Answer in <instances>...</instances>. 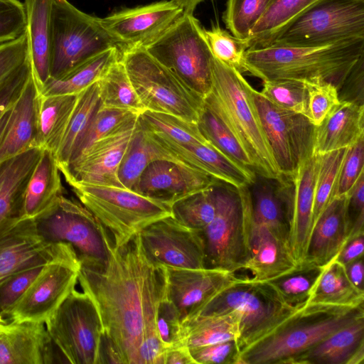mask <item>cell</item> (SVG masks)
Masks as SVG:
<instances>
[{"mask_svg": "<svg viewBox=\"0 0 364 364\" xmlns=\"http://www.w3.org/2000/svg\"><path fill=\"white\" fill-rule=\"evenodd\" d=\"M77 282L98 310L103 333L115 345L124 364H136L138 350L149 359L166 348L156 328V311L166 294V268L146 258L139 233L113 246L100 269L80 265Z\"/></svg>", "mask_w": 364, "mask_h": 364, "instance_id": "cell-1", "label": "cell"}, {"mask_svg": "<svg viewBox=\"0 0 364 364\" xmlns=\"http://www.w3.org/2000/svg\"><path fill=\"white\" fill-rule=\"evenodd\" d=\"M212 85L203 103L230 132L250 158L257 174L280 178L254 99L243 75L213 56Z\"/></svg>", "mask_w": 364, "mask_h": 364, "instance_id": "cell-2", "label": "cell"}, {"mask_svg": "<svg viewBox=\"0 0 364 364\" xmlns=\"http://www.w3.org/2000/svg\"><path fill=\"white\" fill-rule=\"evenodd\" d=\"M363 55L364 38L323 46H269L248 48L245 53L250 74L262 80L327 82L336 86L338 91Z\"/></svg>", "mask_w": 364, "mask_h": 364, "instance_id": "cell-3", "label": "cell"}, {"mask_svg": "<svg viewBox=\"0 0 364 364\" xmlns=\"http://www.w3.org/2000/svg\"><path fill=\"white\" fill-rule=\"evenodd\" d=\"M364 317V305L307 304L240 352L239 364H289L296 356Z\"/></svg>", "mask_w": 364, "mask_h": 364, "instance_id": "cell-4", "label": "cell"}, {"mask_svg": "<svg viewBox=\"0 0 364 364\" xmlns=\"http://www.w3.org/2000/svg\"><path fill=\"white\" fill-rule=\"evenodd\" d=\"M298 310L286 304L269 282L240 277L199 306L183 322L196 317L236 311L240 315L237 341L242 351Z\"/></svg>", "mask_w": 364, "mask_h": 364, "instance_id": "cell-5", "label": "cell"}, {"mask_svg": "<svg viewBox=\"0 0 364 364\" xmlns=\"http://www.w3.org/2000/svg\"><path fill=\"white\" fill-rule=\"evenodd\" d=\"M215 214L200 231L205 267L235 274L243 269L250 253L252 215L249 186L236 188L217 181Z\"/></svg>", "mask_w": 364, "mask_h": 364, "instance_id": "cell-6", "label": "cell"}, {"mask_svg": "<svg viewBox=\"0 0 364 364\" xmlns=\"http://www.w3.org/2000/svg\"><path fill=\"white\" fill-rule=\"evenodd\" d=\"M144 48L203 100L209 94L213 55L204 28L193 14L183 13Z\"/></svg>", "mask_w": 364, "mask_h": 364, "instance_id": "cell-7", "label": "cell"}, {"mask_svg": "<svg viewBox=\"0 0 364 364\" xmlns=\"http://www.w3.org/2000/svg\"><path fill=\"white\" fill-rule=\"evenodd\" d=\"M80 202L105 228L114 245L128 242L150 223L171 215V206L126 188L73 184Z\"/></svg>", "mask_w": 364, "mask_h": 364, "instance_id": "cell-8", "label": "cell"}, {"mask_svg": "<svg viewBox=\"0 0 364 364\" xmlns=\"http://www.w3.org/2000/svg\"><path fill=\"white\" fill-rule=\"evenodd\" d=\"M119 50L120 59L146 110L198 122L203 106L201 97L154 59L144 47Z\"/></svg>", "mask_w": 364, "mask_h": 364, "instance_id": "cell-9", "label": "cell"}, {"mask_svg": "<svg viewBox=\"0 0 364 364\" xmlns=\"http://www.w3.org/2000/svg\"><path fill=\"white\" fill-rule=\"evenodd\" d=\"M355 38H364V0H318L262 47L323 46Z\"/></svg>", "mask_w": 364, "mask_h": 364, "instance_id": "cell-10", "label": "cell"}, {"mask_svg": "<svg viewBox=\"0 0 364 364\" xmlns=\"http://www.w3.org/2000/svg\"><path fill=\"white\" fill-rule=\"evenodd\" d=\"M50 78H59L98 54L117 46L94 17L68 0H53ZM49 78V79H50Z\"/></svg>", "mask_w": 364, "mask_h": 364, "instance_id": "cell-11", "label": "cell"}, {"mask_svg": "<svg viewBox=\"0 0 364 364\" xmlns=\"http://www.w3.org/2000/svg\"><path fill=\"white\" fill-rule=\"evenodd\" d=\"M35 221L47 241L70 245L82 267L100 269L107 264L114 246L111 236L80 202L62 195L46 214Z\"/></svg>", "mask_w": 364, "mask_h": 364, "instance_id": "cell-12", "label": "cell"}, {"mask_svg": "<svg viewBox=\"0 0 364 364\" xmlns=\"http://www.w3.org/2000/svg\"><path fill=\"white\" fill-rule=\"evenodd\" d=\"M45 325L66 363L99 364L103 326L96 305L87 293L73 290Z\"/></svg>", "mask_w": 364, "mask_h": 364, "instance_id": "cell-13", "label": "cell"}, {"mask_svg": "<svg viewBox=\"0 0 364 364\" xmlns=\"http://www.w3.org/2000/svg\"><path fill=\"white\" fill-rule=\"evenodd\" d=\"M80 268L76 252L63 242L4 318L16 322L46 323L75 289Z\"/></svg>", "mask_w": 364, "mask_h": 364, "instance_id": "cell-14", "label": "cell"}, {"mask_svg": "<svg viewBox=\"0 0 364 364\" xmlns=\"http://www.w3.org/2000/svg\"><path fill=\"white\" fill-rule=\"evenodd\" d=\"M254 99L265 135L283 176L313 155L315 127L303 114L281 109L254 89Z\"/></svg>", "mask_w": 364, "mask_h": 364, "instance_id": "cell-15", "label": "cell"}, {"mask_svg": "<svg viewBox=\"0 0 364 364\" xmlns=\"http://www.w3.org/2000/svg\"><path fill=\"white\" fill-rule=\"evenodd\" d=\"M201 230L189 228L172 215L159 219L139 232L142 251L153 264L170 268H205Z\"/></svg>", "mask_w": 364, "mask_h": 364, "instance_id": "cell-16", "label": "cell"}, {"mask_svg": "<svg viewBox=\"0 0 364 364\" xmlns=\"http://www.w3.org/2000/svg\"><path fill=\"white\" fill-rule=\"evenodd\" d=\"M183 13L169 0L122 9L98 19L118 47H145Z\"/></svg>", "mask_w": 364, "mask_h": 364, "instance_id": "cell-17", "label": "cell"}, {"mask_svg": "<svg viewBox=\"0 0 364 364\" xmlns=\"http://www.w3.org/2000/svg\"><path fill=\"white\" fill-rule=\"evenodd\" d=\"M138 120L96 141L77 159L61 169L69 185L124 188L119 178V168Z\"/></svg>", "mask_w": 364, "mask_h": 364, "instance_id": "cell-18", "label": "cell"}, {"mask_svg": "<svg viewBox=\"0 0 364 364\" xmlns=\"http://www.w3.org/2000/svg\"><path fill=\"white\" fill-rule=\"evenodd\" d=\"M145 131L160 159L182 164L236 188L251 185L255 178L253 170L230 159L209 142L180 144Z\"/></svg>", "mask_w": 364, "mask_h": 364, "instance_id": "cell-19", "label": "cell"}, {"mask_svg": "<svg viewBox=\"0 0 364 364\" xmlns=\"http://www.w3.org/2000/svg\"><path fill=\"white\" fill-rule=\"evenodd\" d=\"M216 181L182 164L159 159L146 166L132 190L171 206L188 195L210 187Z\"/></svg>", "mask_w": 364, "mask_h": 364, "instance_id": "cell-20", "label": "cell"}, {"mask_svg": "<svg viewBox=\"0 0 364 364\" xmlns=\"http://www.w3.org/2000/svg\"><path fill=\"white\" fill-rule=\"evenodd\" d=\"M39 99L40 90L32 73L19 96L0 117V163L38 147Z\"/></svg>", "mask_w": 364, "mask_h": 364, "instance_id": "cell-21", "label": "cell"}, {"mask_svg": "<svg viewBox=\"0 0 364 364\" xmlns=\"http://www.w3.org/2000/svg\"><path fill=\"white\" fill-rule=\"evenodd\" d=\"M166 268V296L178 311L182 323L212 296L240 278L217 269Z\"/></svg>", "mask_w": 364, "mask_h": 364, "instance_id": "cell-22", "label": "cell"}, {"mask_svg": "<svg viewBox=\"0 0 364 364\" xmlns=\"http://www.w3.org/2000/svg\"><path fill=\"white\" fill-rule=\"evenodd\" d=\"M63 242H50L39 233L33 220H22L0 237V284L11 274L44 265Z\"/></svg>", "mask_w": 364, "mask_h": 364, "instance_id": "cell-23", "label": "cell"}, {"mask_svg": "<svg viewBox=\"0 0 364 364\" xmlns=\"http://www.w3.org/2000/svg\"><path fill=\"white\" fill-rule=\"evenodd\" d=\"M45 323L10 321L0 328V364L55 363Z\"/></svg>", "mask_w": 364, "mask_h": 364, "instance_id": "cell-24", "label": "cell"}, {"mask_svg": "<svg viewBox=\"0 0 364 364\" xmlns=\"http://www.w3.org/2000/svg\"><path fill=\"white\" fill-rule=\"evenodd\" d=\"M318 167V155L313 154L288 176L291 184V211L289 244L298 264L304 259L311 229Z\"/></svg>", "mask_w": 364, "mask_h": 364, "instance_id": "cell-25", "label": "cell"}, {"mask_svg": "<svg viewBox=\"0 0 364 364\" xmlns=\"http://www.w3.org/2000/svg\"><path fill=\"white\" fill-rule=\"evenodd\" d=\"M348 196L333 198L314 224L302 262L324 267L335 259L349 235Z\"/></svg>", "mask_w": 364, "mask_h": 364, "instance_id": "cell-26", "label": "cell"}, {"mask_svg": "<svg viewBox=\"0 0 364 364\" xmlns=\"http://www.w3.org/2000/svg\"><path fill=\"white\" fill-rule=\"evenodd\" d=\"M42 150L33 148L0 163V237L22 220L26 188Z\"/></svg>", "mask_w": 364, "mask_h": 364, "instance_id": "cell-27", "label": "cell"}, {"mask_svg": "<svg viewBox=\"0 0 364 364\" xmlns=\"http://www.w3.org/2000/svg\"><path fill=\"white\" fill-rule=\"evenodd\" d=\"M249 191L253 222L267 225L289 242L291 211L288 176L269 178L256 173Z\"/></svg>", "mask_w": 364, "mask_h": 364, "instance_id": "cell-28", "label": "cell"}, {"mask_svg": "<svg viewBox=\"0 0 364 364\" xmlns=\"http://www.w3.org/2000/svg\"><path fill=\"white\" fill-rule=\"evenodd\" d=\"M297 265L289 242L267 225L252 220L250 257L243 268L251 274L249 278L269 281Z\"/></svg>", "mask_w": 364, "mask_h": 364, "instance_id": "cell-29", "label": "cell"}, {"mask_svg": "<svg viewBox=\"0 0 364 364\" xmlns=\"http://www.w3.org/2000/svg\"><path fill=\"white\" fill-rule=\"evenodd\" d=\"M364 136L363 103L343 100L314 128L313 154L346 149Z\"/></svg>", "mask_w": 364, "mask_h": 364, "instance_id": "cell-30", "label": "cell"}, {"mask_svg": "<svg viewBox=\"0 0 364 364\" xmlns=\"http://www.w3.org/2000/svg\"><path fill=\"white\" fill-rule=\"evenodd\" d=\"M364 317L333 333L289 364H363Z\"/></svg>", "mask_w": 364, "mask_h": 364, "instance_id": "cell-31", "label": "cell"}, {"mask_svg": "<svg viewBox=\"0 0 364 364\" xmlns=\"http://www.w3.org/2000/svg\"><path fill=\"white\" fill-rule=\"evenodd\" d=\"M60 173L54 154L43 149L26 188L22 220H36L55 205L63 195Z\"/></svg>", "mask_w": 364, "mask_h": 364, "instance_id": "cell-32", "label": "cell"}, {"mask_svg": "<svg viewBox=\"0 0 364 364\" xmlns=\"http://www.w3.org/2000/svg\"><path fill=\"white\" fill-rule=\"evenodd\" d=\"M53 0H25L26 33L33 74L41 90L50 78Z\"/></svg>", "mask_w": 364, "mask_h": 364, "instance_id": "cell-33", "label": "cell"}, {"mask_svg": "<svg viewBox=\"0 0 364 364\" xmlns=\"http://www.w3.org/2000/svg\"><path fill=\"white\" fill-rule=\"evenodd\" d=\"M79 94L45 96L40 93L38 147L48 149L55 155L75 108Z\"/></svg>", "mask_w": 364, "mask_h": 364, "instance_id": "cell-34", "label": "cell"}, {"mask_svg": "<svg viewBox=\"0 0 364 364\" xmlns=\"http://www.w3.org/2000/svg\"><path fill=\"white\" fill-rule=\"evenodd\" d=\"M120 57L118 46L89 59L63 76L48 79L40 90L42 95H77L97 82Z\"/></svg>", "mask_w": 364, "mask_h": 364, "instance_id": "cell-35", "label": "cell"}, {"mask_svg": "<svg viewBox=\"0 0 364 364\" xmlns=\"http://www.w3.org/2000/svg\"><path fill=\"white\" fill-rule=\"evenodd\" d=\"M364 303V291L350 281L345 266L333 259L323 267L308 304L356 306Z\"/></svg>", "mask_w": 364, "mask_h": 364, "instance_id": "cell-36", "label": "cell"}, {"mask_svg": "<svg viewBox=\"0 0 364 364\" xmlns=\"http://www.w3.org/2000/svg\"><path fill=\"white\" fill-rule=\"evenodd\" d=\"M240 315L234 311L196 317L182 323L183 343L189 348L237 340Z\"/></svg>", "mask_w": 364, "mask_h": 364, "instance_id": "cell-37", "label": "cell"}, {"mask_svg": "<svg viewBox=\"0 0 364 364\" xmlns=\"http://www.w3.org/2000/svg\"><path fill=\"white\" fill-rule=\"evenodd\" d=\"M100 106L96 82L79 94L75 108L55 155L60 170L68 165Z\"/></svg>", "mask_w": 364, "mask_h": 364, "instance_id": "cell-38", "label": "cell"}, {"mask_svg": "<svg viewBox=\"0 0 364 364\" xmlns=\"http://www.w3.org/2000/svg\"><path fill=\"white\" fill-rule=\"evenodd\" d=\"M318 0H271L246 41L247 48L265 46L282 29Z\"/></svg>", "mask_w": 364, "mask_h": 364, "instance_id": "cell-39", "label": "cell"}, {"mask_svg": "<svg viewBox=\"0 0 364 364\" xmlns=\"http://www.w3.org/2000/svg\"><path fill=\"white\" fill-rule=\"evenodd\" d=\"M97 85L101 106L139 114L146 111L120 57L97 81Z\"/></svg>", "mask_w": 364, "mask_h": 364, "instance_id": "cell-40", "label": "cell"}, {"mask_svg": "<svg viewBox=\"0 0 364 364\" xmlns=\"http://www.w3.org/2000/svg\"><path fill=\"white\" fill-rule=\"evenodd\" d=\"M323 267L302 262L292 270L267 282L276 289L286 304L300 309L308 304Z\"/></svg>", "mask_w": 364, "mask_h": 364, "instance_id": "cell-41", "label": "cell"}, {"mask_svg": "<svg viewBox=\"0 0 364 364\" xmlns=\"http://www.w3.org/2000/svg\"><path fill=\"white\" fill-rule=\"evenodd\" d=\"M139 122L145 130L176 144L208 142L197 123L173 115L146 110L139 114Z\"/></svg>", "mask_w": 364, "mask_h": 364, "instance_id": "cell-42", "label": "cell"}, {"mask_svg": "<svg viewBox=\"0 0 364 364\" xmlns=\"http://www.w3.org/2000/svg\"><path fill=\"white\" fill-rule=\"evenodd\" d=\"M159 159L156 149L138 120L119 168V178L124 188L132 189L146 166Z\"/></svg>", "mask_w": 364, "mask_h": 364, "instance_id": "cell-43", "label": "cell"}, {"mask_svg": "<svg viewBox=\"0 0 364 364\" xmlns=\"http://www.w3.org/2000/svg\"><path fill=\"white\" fill-rule=\"evenodd\" d=\"M139 114L130 110L100 106L67 166L96 141L137 121Z\"/></svg>", "mask_w": 364, "mask_h": 364, "instance_id": "cell-44", "label": "cell"}, {"mask_svg": "<svg viewBox=\"0 0 364 364\" xmlns=\"http://www.w3.org/2000/svg\"><path fill=\"white\" fill-rule=\"evenodd\" d=\"M213 185L175 202L171 205V215L189 228L203 230L213 220L215 214Z\"/></svg>", "mask_w": 364, "mask_h": 364, "instance_id": "cell-45", "label": "cell"}, {"mask_svg": "<svg viewBox=\"0 0 364 364\" xmlns=\"http://www.w3.org/2000/svg\"><path fill=\"white\" fill-rule=\"evenodd\" d=\"M197 124L201 134L213 146L236 162L254 171L253 164L247 154L204 103Z\"/></svg>", "mask_w": 364, "mask_h": 364, "instance_id": "cell-46", "label": "cell"}, {"mask_svg": "<svg viewBox=\"0 0 364 364\" xmlns=\"http://www.w3.org/2000/svg\"><path fill=\"white\" fill-rule=\"evenodd\" d=\"M346 149L318 155L311 228L330 201L334 198L336 183Z\"/></svg>", "mask_w": 364, "mask_h": 364, "instance_id": "cell-47", "label": "cell"}, {"mask_svg": "<svg viewBox=\"0 0 364 364\" xmlns=\"http://www.w3.org/2000/svg\"><path fill=\"white\" fill-rule=\"evenodd\" d=\"M204 33L215 58L242 74H250L245 58L248 49L246 41L235 37L218 24L213 25L209 30L204 29Z\"/></svg>", "mask_w": 364, "mask_h": 364, "instance_id": "cell-48", "label": "cell"}, {"mask_svg": "<svg viewBox=\"0 0 364 364\" xmlns=\"http://www.w3.org/2000/svg\"><path fill=\"white\" fill-rule=\"evenodd\" d=\"M259 93L277 107L305 116L307 107L306 82L291 79L264 80Z\"/></svg>", "mask_w": 364, "mask_h": 364, "instance_id": "cell-49", "label": "cell"}, {"mask_svg": "<svg viewBox=\"0 0 364 364\" xmlns=\"http://www.w3.org/2000/svg\"><path fill=\"white\" fill-rule=\"evenodd\" d=\"M271 0H228L223 18L235 37L247 41Z\"/></svg>", "mask_w": 364, "mask_h": 364, "instance_id": "cell-50", "label": "cell"}, {"mask_svg": "<svg viewBox=\"0 0 364 364\" xmlns=\"http://www.w3.org/2000/svg\"><path fill=\"white\" fill-rule=\"evenodd\" d=\"M307 107L305 117L314 126L320 125L341 100L336 86L327 82H306Z\"/></svg>", "mask_w": 364, "mask_h": 364, "instance_id": "cell-51", "label": "cell"}, {"mask_svg": "<svg viewBox=\"0 0 364 364\" xmlns=\"http://www.w3.org/2000/svg\"><path fill=\"white\" fill-rule=\"evenodd\" d=\"M29 58L26 31L18 38L0 44V90L12 80Z\"/></svg>", "mask_w": 364, "mask_h": 364, "instance_id": "cell-52", "label": "cell"}, {"mask_svg": "<svg viewBox=\"0 0 364 364\" xmlns=\"http://www.w3.org/2000/svg\"><path fill=\"white\" fill-rule=\"evenodd\" d=\"M364 136L346 148L338 176L334 198L347 195L364 172Z\"/></svg>", "mask_w": 364, "mask_h": 364, "instance_id": "cell-53", "label": "cell"}, {"mask_svg": "<svg viewBox=\"0 0 364 364\" xmlns=\"http://www.w3.org/2000/svg\"><path fill=\"white\" fill-rule=\"evenodd\" d=\"M44 265L19 271L0 284V314L3 317L25 293Z\"/></svg>", "mask_w": 364, "mask_h": 364, "instance_id": "cell-54", "label": "cell"}, {"mask_svg": "<svg viewBox=\"0 0 364 364\" xmlns=\"http://www.w3.org/2000/svg\"><path fill=\"white\" fill-rule=\"evenodd\" d=\"M156 328L161 341L167 348L173 346L184 344L182 321L179 312L167 299L166 294L157 308Z\"/></svg>", "mask_w": 364, "mask_h": 364, "instance_id": "cell-55", "label": "cell"}, {"mask_svg": "<svg viewBox=\"0 0 364 364\" xmlns=\"http://www.w3.org/2000/svg\"><path fill=\"white\" fill-rule=\"evenodd\" d=\"M26 31V13L20 0H0V44L14 40Z\"/></svg>", "mask_w": 364, "mask_h": 364, "instance_id": "cell-56", "label": "cell"}, {"mask_svg": "<svg viewBox=\"0 0 364 364\" xmlns=\"http://www.w3.org/2000/svg\"><path fill=\"white\" fill-rule=\"evenodd\" d=\"M196 364H239L240 349L237 340L189 348Z\"/></svg>", "mask_w": 364, "mask_h": 364, "instance_id": "cell-57", "label": "cell"}, {"mask_svg": "<svg viewBox=\"0 0 364 364\" xmlns=\"http://www.w3.org/2000/svg\"><path fill=\"white\" fill-rule=\"evenodd\" d=\"M348 196V240L364 233V172L360 176Z\"/></svg>", "mask_w": 364, "mask_h": 364, "instance_id": "cell-58", "label": "cell"}, {"mask_svg": "<svg viewBox=\"0 0 364 364\" xmlns=\"http://www.w3.org/2000/svg\"><path fill=\"white\" fill-rule=\"evenodd\" d=\"M364 252V233L358 235L348 239L338 256L336 259L344 266L363 257Z\"/></svg>", "mask_w": 364, "mask_h": 364, "instance_id": "cell-59", "label": "cell"}, {"mask_svg": "<svg viewBox=\"0 0 364 364\" xmlns=\"http://www.w3.org/2000/svg\"><path fill=\"white\" fill-rule=\"evenodd\" d=\"M163 364H196L189 348L178 344L168 348L164 355Z\"/></svg>", "mask_w": 364, "mask_h": 364, "instance_id": "cell-60", "label": "cell"}, {"mask_svg": "<svg viewBox=\"0 0 364 364\" xmlns=\"http://www.w3.org/2000/svg\"><path fill=\"white\" fill-rule=\"evenodd\" d=\"M346 274L348 279L358 289L364 291L363 285V257H360L355 261L345 266Z\"/></svg>", "mask_w": 364, "mask_h": 364, "instance_id": "cell-61", "label": "cell"}, {"mask_svg": "<svg viewBox=\"0 0 364 364\" xmlns=\"http://www.w3.org/2000/svg\"><path fill=\"white\" fill-rule=\"evenodd\" d=\"M183 12L188 14H193L196 6L205 0H171Z\"/></svg>", "mask_w": 364, "mask_h": 364, "instance_id": "cell-62", "label": "cell"}, {"mask_svg": "<svg viewBox=\"0 0 364 364\" xmlns=\"http://www.w3.org/2000/svg\"><path fill=\"white\" fill-rule=\"evenodd\" d=\"M7 323L6 319L1 314H0V328Z\"/></svg>", "mask_w": 364, "mask_h": 364, "instance_id": "cell-63", "label": "cell"}]
</instances>
